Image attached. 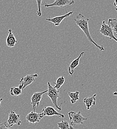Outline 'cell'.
<instances>
[{
	"label": "cell",
	"instance_id": "cell-1",
	"mask_svg": "<svg viewBox=\"0 0 117 129\" xmlns=\"http://www.w3.org/2000/svg\"><path fill=\"white\" fill-rule=\"evenodd\" d=\"M76 24L83 31L88 41L93 44L101 51L105 50V48L102 46L98 44L92 37L89 29V18L86 17L82 14H78L76 17L74 19Z\"/></svg>",
	"mask_w": 117,
	"mask_h": 129
},
{
	"label": "cell",
	"instance_id": "cell-2",
	"mask_svg": "<svg viewBox=\"0 0 117 129\" xmlns=\"http://www.w3.org/2000/svg\"><path fill=\"white\" fill-rule=\"evenodd\" d=\"M21 124V121L20 119V115L16 113L14 110H11L9 114L8 120L0 124V129H10L15 125L20 126Z\"/></svg>",
	"mask_w": 117,
	"mask_h": 129
},
{
	"label": "cell",
	"instance_id": "cell-3",
	"mask_svg": "<svg viewBox=\"0 0 117 129\" xmlns=\"http://www.w3.org/2000/svg\"><path fill=\"white\" fill-rule=\"evenodd\" d=\"M48 89L47 92L45 93L47 96L50 97L54 107L59 111L62 110V108L59 106L57 104V100L59 96V91L58 89H56L54 87L52 86L50 82H48Z\"/></svg>",
	"mask_w": 117,
	"mask_h": 129
},
{
	"label": "cell",
	"instance_id": "cell-4",
	"mask_svg": "<svg viewBox=\"0 0 117 129\" xmlns=\"http://www.w3.org/2000/svg\"><path fill=\"white\" fill-rule=\"evenodd\" d=\"M69 119L70 121V125L72 126L74 125H79L83 124L84 122L88 120L87 118L83 117L80 111L75 112L71 111L68 113Z\"/></svg>",
	"mask_w": 117,
	"mask_h": 129
},
{
	"label": "cell",
	"instance_id": "cell-5",
	"mask_svg": "<svg viewBox=\"0 0 117 129\" xmlns=\"http://www.w3.org/2000/svg\"><path fill=\"white\" fill-rule=\"evenodd\" d=\"M100 32L104 36L108 37L110 39H113L117 42V38L114 33L112 28L109 24H107L105 20L102 22Z\"/></svg>",
	"mask_w": 117,
	"mask_h": 129
},
{
	"label": "cell",
	"instance_id": "cell-6",
	"mask_svg": "<svg viewBox=\"0 0 117 129\" xmlns=\"http://www.w3.org/2000/svg\"><path fill=\"white\" fill-rule=\"evenodd\" d=\"M37 77H38L37 74L28 75L24 77H21L20 80L19 81V88L21 90L25 89L28 86L33 83Z\"/></svg>",
	"mask_w": 117,
	"mask_h": 129
},
{
	"label": "cell",
	"instance_id": "cell-7",
	"mask_svg": "<svg viewBox=\"0 0 117 129\" xmlns=\"http://www.w3.org/2000/svg\"><path fill=\"white\" fill-rule=\"evenodd\" d=\"M75 4L74 0H54V2L50 4H48L46 2H44L42 5L46 8L52 7H56L62 8L67 6H72Z\"/></svg>",
	"mask_w": 117,
	"mask_h": 129
},
{
	"label": "cell",
	"instance_id": "cell-8",
	"mask_svg": "<svg viewBox=\"0 0 117 129\" xmlns=\"http://www.w3.org/2000/svg\"><path fill=\"white\" fill-rule=\"evenodd\" d=\"M48 91V90L42 92H34L31 97V104L34 111H35L36 108L39 106L40 102L42 99V96L44 94H45Z\"/></svg>",
	"mask_w": 117,
	"mask_h": 129
},
{
	"label": "cell",
	"instance_id": "cell-9",
	"mask_svg": "<svg viewBox=\"0 0 117 129\" xmlns=\"http://www.w3.org/2000/svg\"><path fill=\"white\" fill-rule=\"evenodd\" d=\"M44 116L42 113H36L35 111H32L30 113H29L26 117V120L27 122L31 123L36 124L40 122L41 119H42Z\"/></svg>",
	"mask_w": 117,
	"mask_h": 129
},
{
	"label": "cell",
	"instance_id": "cell-10",
	"mask_svg": "<svg viewBox=\"0 0 117 129\" xmlns=\"http://www.w3.org/2000/svg\"><path fill=\"white\" fill-rule=\"evenodd\" d=\"M73 14V12H70L67 13L66 14H64L60 16H55L54 17H50L46 18V20L51 22L54 26H58L60 25L62 21L65 18L69 17Z\"/></svg>",
	"mask_w": 117,
	"mask_h": 129
},
{
	"label": "cell",
	"instance_id": "cell-11",
	"mask_svg": "<svg viewBox=\"0 0 117 129\" xmlns=\"http://www.w3.org/2000/svg\"><path fill=\"white\" fill-rule=\"evenodd\" d=\"M42 113L44 116L51 117L53 116H57L62 119L65 117L64 115L59 113L53 107L51 106H48L44 107L42 110Z\"/></svg>",
	"mask_w": 117,
	"mask_h": 129
},
{
	"label": "cell",
	"instance_id": "cell-12",
	"mask_svg": "<svg viewBox=\"0 0 117 129\" xmlns=\"http://www.w3.org/2000/svg\"><path fill=\"white\" fill-rule=\"evenodd\" d=\"M85 54L84 52H81L79 56L76 58L75 59H74L70 64L68 65V73L70 76H73L74 72H75V69L77 68V67L78 66V65L79 64V62H80V60L81 59V58Z\"/></svg>",
	"mask_w": 117,
	"mask_h": 129
},
{
	"label": "cell",
	"instance_id": "cell-13",
	"mask_svg": "<svg viewBox=\"0 0 117 129\" xmlns=\"http://www.w3.org/2000/svg\"><path fill=\"white\" fill-rule=\"evenodd\" d=\"M97 94H94L92 96L87 97L84 98L83 102L85 103L87 110H90L91 107L96 105Z\"/></svg>",
	"mask_w": 117,
	"mask_h": 129
},
{
	"label": "cell",
	"instance_id": "cell-14",
	"mask_svg": "<svg viewBox=\"0 0 117 129\" xmlns=\"http://www.w3.org/2000/svg\"><path fill=\"white\" fill-rule=\"evenodd\" d=\"M17 43V40L12 29L9 30V34L6 39V44L9 47H14Z\"/></svg>",
	"mask_w": 117,
	"mask_h": 129
},
{
	"label": "cell",
	"instance_id": "cell-15",
	"mask_svg": "<svg viewBox=\"0 0 117 129\" xmlns=\"http://www.w3.org/2000/svg\"><path fill=\"white\" fill-rule=\"evenodd\" d=\"M68 94L70 98V102L72 104H75L78 100H79L80 93L79 91L69 92Z\"/></svg>",
	"mask_w": 117,
	"mask_h": 129
},
{
	"label": "cell",
	"instance_id": "cell-16",
	"mask_svg": "<svg viewBox=\"0 0 117 129\" xmlns=\"http://www.w3.org/2000/svg\"><path fill=\"white\" fill-rule=\"evenodd\" d=\"M108 24L111 26L113 29L114 33L115 35L117 36V19L115 18H109L108 19Z\"/></svg>",
	"mask_w": 117,
	"mask_h": 129
},
{
	"label": "cell",
	"instance_id": "cell-17",
	"mask_svg": "<svg viewBox=\"0 0 117 129\" xmlns=\"http://www.w3.org/2000/svg\"><path fill=\"white\" fill-rule=\"evenodd\" d=\"M58 128L60 129H72L73 127L72 125H70L66 120L62 121L57 123Z\"/></svg>",
	"mask_w": 117,
	"mask_h": 129
},
{
	"label": "cell",
	"instance_id": "cell-18",
	"mask_svg": "<svg viewBox=\"0 0 117 129\" xmlns=\"http://www.w3.org/2000/svg\"><path fill=\"white\" fill-rule=\"evenodd\" d=\"M10 94L13 96H19L22 93V90L19 87H13L10 89Z\"/></svg>",
	"mask_w": 117,
	"mask_h": 129
},
{
	"label": "cell",
	"instance_id": "cell-19",
	"mask_svg": "<svg viewBox=\"0 0 117 129\" xmlns=\"http://www.w3.org/2000/svg\"><path fill=\"white\" fill-rule=\"evenodd\" d=\"M65 79L63 76L59 77L56 81L55 82H54L55 84L54 87L57 89H59L62 85L65 82Z\"/></svg>",
	"mask_w": 117,
	"mask_h": 129
},
{
	"label": "cell",
	"instance_id": "cell-20",
	"mask_svg": "<svg viewBox=\"0 0 117 129\" xmlns=\"http://www.w3.org/2000/svg\"><path fill=\"white\" fill-rule=\"evenodd\" d=\"M42 1V0H36L37 5V11L36 13V15L39 17H40L42 16V12H41Z\"/></svg>",
	"mask_w": 117,
	"mask_h": 129
},
{
	"label": "cell",
	"instance_id": "cell-21",
	"mask_svg": "<svg viewBox=\"0 0 117 129\" xmlns=\"http://www.w3.org/2000/svg\"><path fill=\"white\" fill-rule=\"evenodd\" d=\"M114 7H115V10L117 12V0H115L114 3Z\"/></svg>",
	"mask_w": 117,
	"mask_h": 129
},
{
	"label": "cell",
	"instance_id": "cell-22",
	"mask_svg": "<svg viewBox=\"0 0 117 129\" xmlns=\"http://www.w3.org/2000/svg\"><path fill=\"white\" fill-rule=\"evenodd\" d=\"M113 94L114 95H115V96H117V91H116L115 92H114L113 93Z\"/></svg>",
	"mask_w": 117,
	"mask_h": 129
},
{
	"label": "cell",
	"instance_id": "cell-23",
	"mask_svg": "<svg viewBox=\"0 0 117 129\" xmlns=\"http://www.w3.org/2000/svg\"><path fill=\"white\" fill-rule=\"evenodd\" d=\"M3 98H0V107H1V103H2V102L3 101Z\"/></svg>",
	"mask_w": 117,
	"mask_h": 129
}]
</instances>
